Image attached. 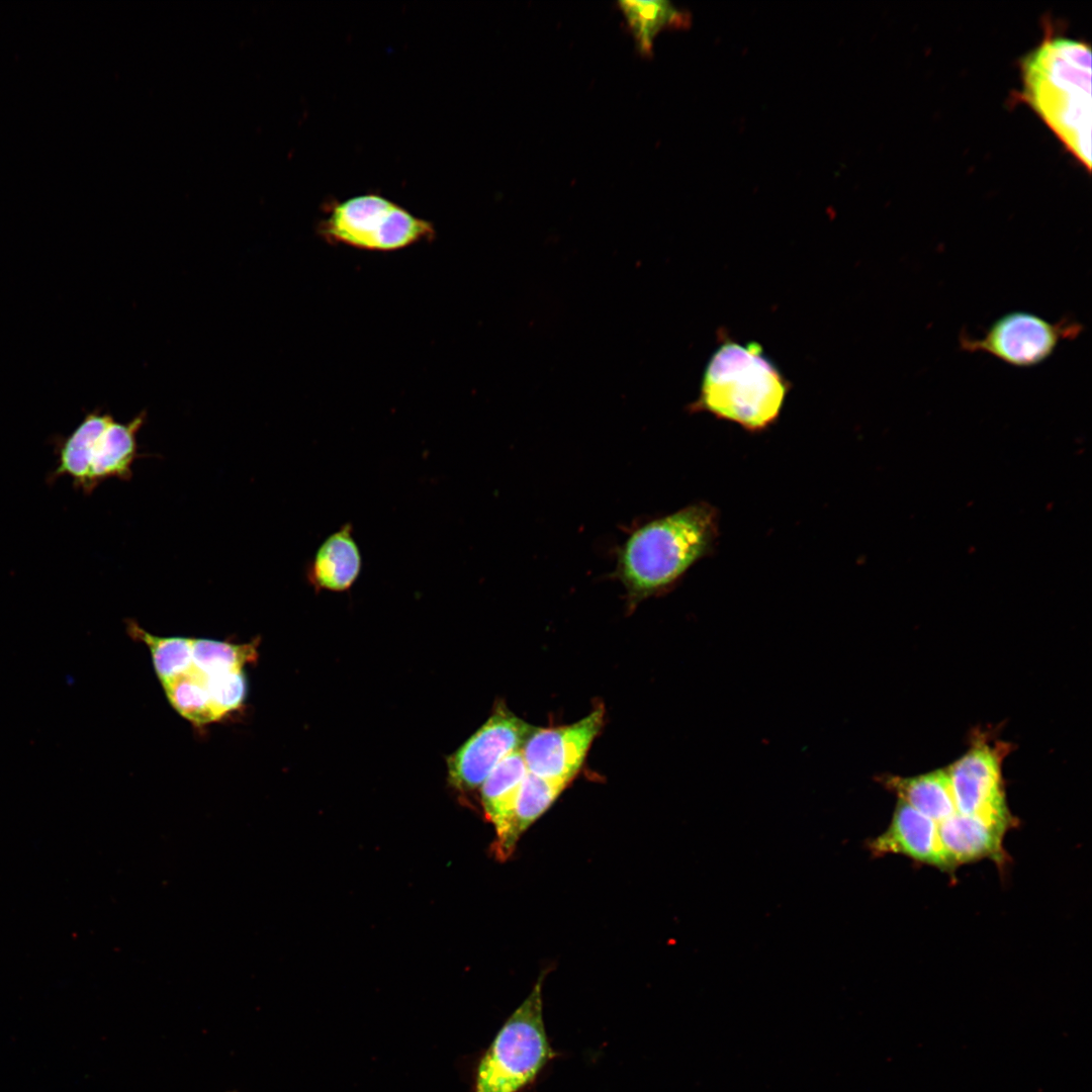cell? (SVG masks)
Segmentation results:
<instances>
[{
  "label": "cell",
  "instance_id": "5bb4252c",
  "mask_svg": "<svg viewBox=\"0 0 1092 1092\" xmlns=\"http://www.w3.org/2000/svg\"><path fill=\"white\" fill-rule=\"evenodd\" d=\"M361 566L352 526L346 524L321 544L307 568V578L317 590L344 592L355 582Z\"/></svg>",
  "mask_w": 1092,
  "mask_h": 1092
},
{
  "label": "cell",
  "instance_id": "44dd1931",
  "mask_svg": "<svg viewBox=\"0 0 1092 1092\" xmlns=\"http://www.w3.org/2000/svg\"><path fill=\"white\" fill-rule=\"evenodd\" d=\"M205 676L217 720L235 712L243 705L247 693V680L243 669Z\"/></svg>",
  "mask_w": 1092,
  "mask_h": 1092
},
{
  "label": "cell",
  "instance_id": "ffe728a7",
  "mask_svg": "<svg viewBox=\"0 0 1092 1092\" xmlns=\"http://www.w3.org/2000/svg\"><path fill=\"white\" fill-rule=\"evenodd\" d=\"M565 787L528 771L515 804V827L519 837L556 801Z\"/></svg>",
  "mask_w": 1092,
  "mask_h": 1092
},
{
  "label": "cell",
  "instance_id": "ac0fdd59",
  "mask_svg": "<svg viewBox=\"0 0 1092 1092\" xmlns=\"http://www.w3.org/2000/svg\"><path fill=\"white\" fill-rule=\"evenodd\" d=\"M127 630L133 639H139L148 646L155 671L162 684L193 667L191 638L159 637L148 633L134 622L127 624Z\"/></svg>",
  "mask_w": 1092,
  "mask_h": 1092
},
{
  "label": "cell",
  "instance_id": "277c9868",
  "mask_svg": "<svg viewBox=\"0 0 1092 1092\" xmlns=\"http://www.w3.org/2000/svg\"><path fill=\"white\" fill-rule=\"evenodd\" d=\"M543 976L481 1058L473 1092H518L552 1057L543 1021Z\"/></svg>",
  "mask_w": 1092,
  "mask_h": 1092
},
{
  "label": "cell",
  "instance_id": "9a60e30c",
  "mask_svg": "<svg viewBox=\"0 0 1092 1092\" xmlns=\"http://www.w3.org/2000/svg\"><path fill=\"white\" fill-rule=\"evenodd\" d=\"M881 782L898 800L937 823L957 812L946 769L910 778L886 776Z\"/></svg>",
  "mask_w": 1092,
  "mask_h": 1092
},
{
  "label": "cell",
  "instance_id": "30bf717a",
  "mask_svg": "<svg viewBox=\"0 0 1092 1092\" xmlns=\"http://www.w3.org/2000/svg\"><path fill=\"white\" fill-rule=\"evenodd\" d=\"M604 717V707L598 706L575 723L534 728L521 748L528 771L566 788L580 770Z\"/></svg>",
  "mask_w": 1092,
  "mask_h": 1092
},
{
  "label": "cell",
  "instance_id": "8fae6325",
  "mask_svg": "<svg viewBox=\"0 0 1092 1092\" xmlns=\"http://www.w3.org/2000/svg\"><path fill=\"white\" fill-rule=\"evenodd\" d=\"M873 856L901 854L947 874L956 870L948 860L938 834V823L898 800L887 829L868 840Z\"/></svg>",
  "mask_w": 1092,
  "mask_h": 1092
},
{
  "label": "cell",
  "instance_id": "8992f818",
  "mask_svg": "<svg viewBox=\"0 0 1092 1092\" xmlns=\"http://www.w3.org/2000/svg\"><path fill=\"white\" fill-rule=\"evenodd\" d=\"M318 233L331 244L388 252L430 240L435 230L398 204L376 194H365L330 204Z\"/></svg>",
  "mask_w": 1092,
  "mask_h": 1092
},
{
  "label": "cell",
  "instance_id": "7a4b0ae2",
  "mask_svg": "<svg viewBox=\"0 0 1092 1092\" xmlns=\"http://www.w3.org/2000/svg\"><path fill=\"white\" fill-rule=\"evenodd\" d=\"M1022 98L1071 154L1091 169V52L1078 39L1052 36L1021 61Z\"/></svg>",
  "mask_w": 1092,
  "mask_h": 1092
},
{
  "label": "cell",
  "instance_id": "e0dca14e",
  "mask_svg": "<svg viewBox=\"0 0 1092 1092\" xmlns=\"http://www.w3.org/2000/svg\"><path fill=\"white\" fill-rule=\"evenodd\" d=\"M172 707L196 726L218 721L211 705L206 676L192 667L163 684Z\"/></svg>",
  "mask_w": 1092,
  "mask_h": 1092
},
{
  "label": "cell",
  "instance_id": "2e32d148",
  "mask_svg": "<svg viewBox=\"0 0 1092 1092\" xmlns=\"http://www.w3.org/2000/svg\"><path fill=\"white\" fill-rule=\"evenodd\" d=\"M616 6L644 58L652 56L654 40L660 32L689 24L690 16L665 0H622Z\"/></svg>",
  "mask_w": 1092,
  "mask_h": 1092
},
{
  "label": "cell",
  "instance_id": "7c38bea8",
  "mask_svg": "<svg viewBox=\"0 0 1092 1092\" xmlns=\"http://www.w3.org/2000/svg\"><path fill=\"white\" fill-rule=\"evenodd\" d=\"M528 772L522 750L507 755L480 787L481 804L495 830L494 852L506 858L515 849L519 835L515 827V804Z\"/></svg>",
  "mask_w": 1092,
  "mask_h": 1092
},
{
  "label": "cell",
  "instance_id": "6da1fadb",
  "mask_svg": "<svg viewBox=\"0 0 1092 1092\" xmlns=\"http://www.w3.org/2000/svg\"><path fill=\"white\" fill-rule=\"evenodd\" d=\"M719 512L700 502L635 528L617 549L613 575L629 607L662 594L710 555L719 536Z\"/></svg>",
  "mask_w": 1092,
  "mask_h": 1092
},
{
  "label": "cell",
  "instance_id": "52a82bcc",
  "mask_svg": "<svg viewBox=\"0 0 1092 1092\" xmlns=\"http://www.w3.org/2000/svg\"><path fill=\"white\" fill-rule=\"evenodd\" d=\"M1082 331L1081 324L1068 318L1051 323L1029 312L1015 311L997 320L981 338L962 334L960 347L992 355L1015 367H1031L1051 357L1062 341L1074 340Z\"/></svg>",
  "mask_w": 1092,
  "mask_h": 1092
},
{
  "label": "cell",
  "instance_id": "ba28073f",
  "mask_svg": "<svg viewBox=\"0 0 1092 1092\" xmlns=\"http://www.w3.org/2000/svg\"><path fill=\"white\" fill-rule=\"evenodd\" d=\"M1003 750L977 741L947 769L957 812L1006 830L1014 825L1001 772Z\"/></svg>",
  "mask_w": 1092,
  "mask_h": 1092
},
{
  "label": "cell",
  "instance_id": "4fadbf2b",
  "mask_svg": "<svg viewBox=\"0 0 1092 1092\" xmlns=\"http://www.w3.org/2000/svg\"><path fill=\"white\" fill-rule=\"evenodd\" d=\"M1006 829L982 818L959 812L938 823L942 848L956 870L962 864L982 859L1002 863Z\"/></svg>",
  "mask_w": 1092,
  "mask_h": 1092
},
{
  "label": "cell",
  "instance_id": "5b68a950",
  "mask_svg": "<svg viewBox=\"0 0 1092 1092\" xmlns=\"http://www.w3.org/2000/svg\"><path fill=\"white\" fill-rule=\"evenodd\" d=\"M145 418L143 412L121 424L107 414L87 415L62 444L55 476L72 477L85 493L107 478L129 479L138 457L136 434Z\"/></svg>",
  "mask_w": 1092,
  "mask_h": 1092
},
{
  "label": "cell",
  "instance_id": "3957f363",
  "mask_svg": "<svg viewBox=\"0 0 1092 1092\" xmlns=\"http://www.w3.org/2000/svg\"><path fill=\"white\" fill-rule=\"evenodd\" d=\"M790 388L758 343L725 336L705 367L699 396L689 410L759 433L778 421Z\"/></svg>",
  "mask_w": 1092,
  "mask_h": 1092
},
{
  "label": "cell",
  "instance_id": "9c48e42d",
  "mask_svg": "<svg viewBox=\"0 0 1092 1092\" xmlns=\"http://www.w3.org/2000/svg\"><path fill=\"white\" fill-rule=\"evenodd\" d=\"M534 728L498 704L487 721L448 758L450 784L462 792L480 788L507 755L522 748Z\"/></svg>",
  "mask_w": 1092,
  "mask_h": 1092
},
{
  "label": "cell",
  "instance_id": "d6986e66",
  "mask_svg": "<svg viewBox=\"0 0 1092 1092\" xmlns=\"http://www.w3.org/2000/svg\"><path fill=\"white\" fill-rule=\"evenodd\" d=\"M258 643L237 644L212 639H192L193 667L204 675L241 670L256 661Z\"/></svg>",
  "mask_w": 1092,
  "mask_h": 1092
}]
</instances>
